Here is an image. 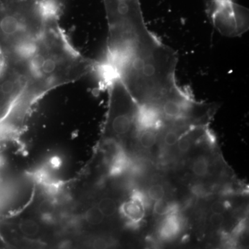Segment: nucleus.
Here are the masks:
<instances>
[{
  "label": "nucleus",
  "instance_id": "obj_4",
  "mask_svg": "<svg viewBox=\"0 0 249 249\" xmlns=\"http://www.w3.org/2000/svg\"><path fill=\"white\" fill-rule=\"evenodd\" d=\"M161 129H139L136 133V139L139 147L144 151H150L158 142Z\"/></svg>",
  "mask_w": 249,
  "mask_h": 249
},
{
  "label": "nucleus",
  "instance_id": "obj_8",
  "mask_svg": "<svg viewBox=\"0 0 249 249\" xmlns=\"http://www.w3.org/2000/svg\"><path fill=\"white\" fill-rule=\"evenodd\" d=\"M145 196L149 201L155 202V201L165 199L166 196V189L162 183H153L147 187Z\"/></svg>",
  "mask_w": 249,
  "mask_h": 249
},
{
  "label": "nucleus",
  "instance_id": "obj_7",
  "mask_svg": "<svg viewBox=\"0 0 249 249\" xmlns=\"http://www.w3.org/2000/svg\"><path fill=\"white\" fill-rule=\"evenodd\" d=\"M96 206L106 218L112 217L117 213L118 206L116 201L108 196L100 199Z\"/></svg>",
  "mask_w": 249,
  "mask_h": 249
},
{
  "label": "nucleus",
  "instance_id": "obj_13",
  "mask_svg": "<svg viewBox=\"0 0 249 249\" xmlns=\"http://www.w3.org/2000/svg\"><path fill=\"white\" fill-rule=\"evenodd\" d=\"M0 67H1V58H0Z\"/></svg>",
  "mask_w": 249,
  "mask_h": 249
},
{
  "label": "nucleus",
  "instance_id": "obj_1",
  "mask_svg": "<svg viewBox=\"0 0 249 249\" xmlns=\"http://www.w3.org/2000/svg\"><path fill=\"white\" fill-rule=\"evenodd\" d=\"M109 107L104 135L108 140H124L138 131L139 106L119 78L111 80L107 89Z\"/></svg>",
  "mask_w": 249,
  "mask_h": 249
},
{
  "label": "nucleus",
  "instance_id": "obj_12",
  "mask_svg": "<svg viewBox=\"0 0 249 249\" xmlns=\"http://www.w3.org/2000/svg\"><path fill=\"white\" fill-rule=\"evenodd\" d=\"M225 221L224 214L211 213L209 217V224L213 229H219L222 227Z\"/></svg>",
  "mask_w": 249,
  "mask_h": 249
},
{
  "label": "nucleus",
  "instance_id": "obj_11",
  "mask_svg": "<svg viewBox=\"0 0 249 249\" xmlns=\"http://www.w3.org/2000/svg\"><path fill=\"white\" fill-rule=\"evenodd\" d=\"M229 208V205L227 201L217 200L211 204L209 210L211 213L224 214Z\"/></svg>",
  "mask_w": 249,
  "mask_h": 249
},
{
  "label": "nucleus",
  "instance_id": "obj_5",
  "mask_svg": "<svg viewBox=\"0 0 249 249\" xmlns=\"http://www.w3.org/2000/svg\"><path fill=\"white\" fill-rule=\"evenodd\" d=\"M212 167V162L209 157L205 155L198 156L192 160V175L198 179L207 178L211 175Z\"/></svg>",
  "mask_w": 249,
  "mask_h": 249
},
{
  "label": "nucleus",
  "instance_id": "obj_10",
  "mask_svg": "<svg viewBox=\"0 0 249 249\" xmlns=\"http://www.w3.org/2000/svg\"><path fill=\"white\" fill-rule=\"evenodd\" d=\"M85 220L91 226H98L102 224L106 219L102 213L96 206H91L85 213Z\"/></svg>",
  "mask_w": 249,
  "mask_h": 249
},
{
  "label": "nucleus",
  "instance_id": "obj_3",
  "mask_svg": "<svg viewBox=\"0 0 249 249\" xmlns=\"http://www.w3.org/2000/svg\"><path fill=\"white\" fill-rule=\"evenodd\" d=\"M181 219L178 213L165 216L159 229V235L163 240H170L178 235L181 229Z\"/></svg>",
  "mask_w": 249,
  "mask_h": 249
},
{
  "label": "nucleus",
  "instance_id": "obj_2",
  "mask_svg": "<svg viewBox=\"0 0 249 249\" xmlns=\"http://www.w3.org/2000/svg\"><path fill=\"white\" fill-rule=\"evenodd\" d=\"M207 14L214 29L222 36L235 37L248 31V9L233 0H210Z\"/></svg>",
  "mask_w": 249,
  "mask_h": 249
},
{
  "label": "nucleus",
  "instance_id": "obj_6",
  "mask_svg": "<svg viewBox=\"0 0 249 249\" xmlns=\"http://www.w3.org/2000/svg\"><path fill=\"white\" fill-rule=\"evenodd\" d=\"M178 205L166 199L155 201L153 206V213L158 217H165L170 214L178 213Z\"/></svg>",
  "mask_w": 249,
  "mask_h": 249
},
{
  "label": "nucleus",
  "instance_id": "obj_9",
  "mask_svg": "<svg viewBox=\"0 0 249 249\" xmlns=\"http://www.w3.org/2000/svg\"><path fill=\"white\" fill-rule=\"evenodd\" d=\"M19 229L23 235L32 237L39 233L40 228L38 223L34 219H24L19 222Z\"/></svg>",
  "mask_w": 249,
  "mask_h": 249
}]
</instances>
